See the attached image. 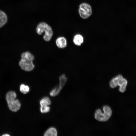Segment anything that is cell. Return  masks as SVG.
Wrapping results in <instances>:
<instances>
[{
    "mask_svg": "<svg viewBox=\"0 0 136 136\" xmlns=\"http://www.w3.org/2000/svg\"><path fill=\"white\" fill-rule=\"evenodd\" d=\"M21 59L19 62V65L23 70L26 71H32L34 68L33 63L34 57L30 52L27 51L21 55Z\"/></svg>",
    "mask_w": 136,
    "mask_h": 136,
    "instance_id": "6da1fadb",
    "label": "cell"
},
{
    "mask_svg": "<svg viewBox=\"0 0 136 136\" xmlns=\"http://www.w3.org/2000/svg\"><path fill=\"white\" fill-rule=\"evenodd\" d=\"M56 43L57 47L60 48H65L67 45L66 40L63 37L58 38L56 40Z\"/></svg>",
    "mask_w": 136,
    "mask_h": 136,
    "instance_id": "9c48e42d",
    "label": "cell"
},
{
    "mask_svg": "<svg viewBox=\"0 0 136 136\" xmlns=\"http://www.w3.org/2000/svg\"><path fill=\"white\" fill-rule=\"evenodd\" d=\"M16 96V94L14 91H11L7 93L6 96V99L10 109L13 112L18 110L21 106L19 101L15 99Z\"/></svg>",
    "mask_w": 136,
    "mask_h": 136,
    "instance_id": "3957f363",
    "label": "cell"
},
{
    "mask_svg": "<svg viewBox=\"0 0 136 136\" xmlns=\"http://www.w3.org/2000/svg\"><path fill=\"white\" fill-rule=\"evenodd\" d=\"M3 136H9V134H4V135H3Z\"/></svg>",
    "mask_w": 136,
    "mask_h": 136,
    "instance_id": "5bb4252c",
    "label": "cell"
},
{
    "mask_svg": "<svg viewBox=\"0 0 136 136\" xmlns=\"http://www.w3.org/2000/svg\"><path fill=\"white\" fill-rule=\"evenodd\" d=\"M127 84V81L120 75L113 78L110 82V86L111 88H115L118 85L119 86V91L122 93L126 90Z\"/></svg>",
    "mask_w": 136,
    "mask_h": 136,
    "instance_id": "277c9868",
    "label": "cell"
},
{
    "mask_svg": "<svg viewBox=\"0 0 136 136\" xmlns=\"http://www.w3.org/2000/svg\"><path fill=\"white\" fill-rule=\"evenodd\" d=\"M7 21V15L4 12L0 10V28L4 26Z\"/></svg>",
    "mask_w": 136,
    "mask_h": 136,
    "instance_id": "8fae6325",
    "label": "cell"
},
{
    "mask_svg": "<svg viewBox=\"0 0 136 136\" xmlns=\"http://www.w3.org/2000/svg\"><path fill=\"white\" fill-rule=\"evenodd\" d=\"M57 132L56 129L53 127H51L48 129L45 132L44 136H56Z\"/></svg>",
    "mask_w": 136,
    "mask_h": 136,
    "instance_id": "7c38bea8",
    "label": "cell"
},
{
    "mask_svg": "<svg viewBox=\"0 0 136 136\" xmlns=\"http://www.w3.org/2000/svg\"><path fill=\"white\" fill-rule=\"evenodd\" d=\"M59 87H57V89L55 93V96H56L59 93L60 91L65 84L67 80V78L64 74H63L59 77Z\"/></svg>",
    "mask_w": 136,
    "mask_h": 136,
    "instance_id": "ba28073f",
    "label": "cell"
},
{
    "mask_svg": "<svg viewBox=\"0 0 136 136\" xmlns=\"http://www.w3.org/2000/svg\"><path fill=\"white\" fill-rule=\"evenodd\" d=\"M20 90L21 92L26 94L29 92V88L28 86L22 84L20 86Z\"/></svg>",
    "mask_w": 136,
    "mask_h": 136,
    "instance_id": "4fadbf2b",
    "label": "cell"
},
{
    "mask_svg": "<svg viewBox=\"0 0 136 136\" xmlns=\"http://www.w3.org/2000/svg\"><path fill=\"white\" fill-rule=\"evenodd\" d=\"M84 41L83 37L79 34H77L75 35L73 38V41L76 45L80 46Z\"/></svg>",
    "mask_w": 136,
    "mask_h": 136,
    "instance_id": "30bf717a",
    "label": "cell"
},
{
    "mask_svg": "<svg viewBox=\"0 0 136 136\" xmlns=\"http://www.w3.org/2000/svg\"><path fill=\"white\" fill-rule=\"evenodd\" d=\"M36 30L37 33L39 35H41L44 32H45L43 38L46 41H50L53 35V32L51 27L44 22L39 23L36 27Z\"/></svg>",
    "mask_w": 136,
    "mask_h": 136,
    "instance_id": "7a4b0ae2",
    "label": "cell"
},
{
    "mask_svg": "<svg viewBox=\"0 0 136 136\" xmlns=\"http://www.w3.org/2000/svg\"><path fill=\"white\" fill-rule=\"evenodd\" d=\"M78 12L81 18L86 19L91 15L92 11L91 7L89 5L82 3L79 6Z\"/></svg>",
    "mask_w": 136,
    "mask_h": 136,
    "instance_id": "8992f818",
    "label": "cell"
},
{
    "mask_svg": "<svg viewBox=\"0 0 136 136\" xmlns=\"http://www.w3.org/2000/svg\"><path fill=\"white\" fill-rule=\"evenodd\" d=\"M104 113H102L101 110L98 109L96 111L95 118L100 121H107L112 115V111L111 109L108 106L105 105L103 107Z\"/></svg>",
    "mask_w": 136,
    "mask_h": 136,
    "instance_id": "5b68a950",
    "label": "cell"
},
{
    "mask_svg": "<svg viewBox=\"0 0 136 136\" xmlns=\"http://www.w3.org/2000/svg\"><path fill=\"white\" fill-rule=\"evenodd\" d=\"M40 104L41 113H46L49 111L50 108L49 106L51 104V101L49 97H45L42 98L40 100Z\"/></svg>",
    "mask_w": 136,
    "mask_h": 136,
    "instance_id": "52a82bcc",
    "label": "cell"
}]
</instances>
